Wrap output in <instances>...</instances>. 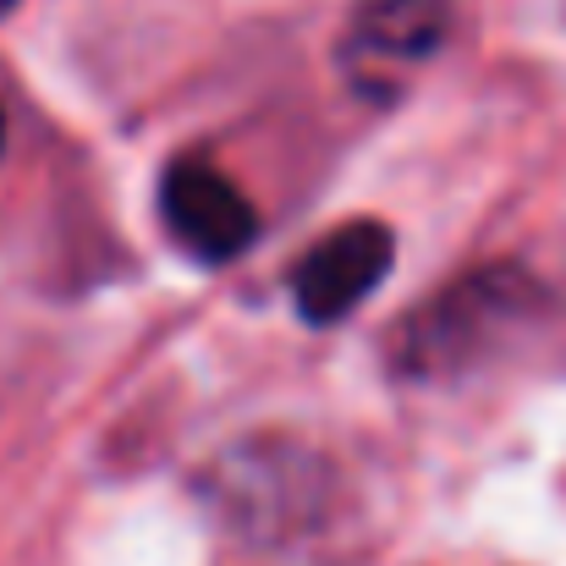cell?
I'll use <instances>...</instances> for the list:
<instances>
[{
	"mask_svg": "<svg viewBox=\"0 0 566 566\" xmlns=\"http://www.w3.org/2000/svg\"><path fill=\"white\" fill-rule=\"evenodd\" d=\"M17 6H22V0H0V22H6V17H11Z\"/></svg>",
	"mask_w": 566,
	"mask_h": 566,
	"instance_id": "cell-6",
	"label": "cell"
},
{
	"mask_svg": "<svg viewBox=\"0 0 566 566\" xmlns=\"http://www.w3.org/2000/svg\"><path fill=\"white\" fill-rule=\"evenodd\" d=\"M396 264V237L385 220H347L325 242H314L292 270V303L303 325H342L358 303H369Z\"/></svg>",
	"mask_w": 566,
	"mask_h": 566,
	"instance_id": "cell-5",
	"label": "cell"
},
{
	"mask_svg": "<svg viewBox=\"0 0 566 566\" xmlns=\"http://www.w3.org/2000/svg\"><path fill=\"white\" fill-rule=\"evenodd\" d=\"M198 490L214 517L259 551H292L303 539H319L347 506V479L336 473V462L286 434L226 446Z\"/></svg>",
	"mask_w": 566,
	"mask_h": 566,
	"instance_id": "cell-1",
	"label": "cell"
},
{
	"mask_svg": "<svg viewBox=\"0 0 566 566\" xmlns=\"http://www.w3.org/2000/svg\"><path fill=\"white\" fill-rule=\"evenodd\" d=\"M160 220L198 264H231L259 242V209L214 160L182 155L160 177Z\"/></svg>",
	"mask_w": 566,
	"mask_h": 566,
	"instance_id": "cell-3",
	"label": "cell"
},
{
	"mask_svg": "<svg viewBox=\"0 0 566 566\" xmlns=\"http://www.w3.org/2000/svg\"><path fill=\"white\" fill-rule=\"evenodd\" d=\"M451 33V0H353L342 66L358 94H396L407 66L434 61Z\"/></svg>",
	"mask_w": 566,
	"mask_h": 566,
	"instance_id": "cell-4",
	"label": "cell"
},
{
	"mask_svg": "<svg viewBox=\"0 0 566 566\" xmlns=\"http://www.w3.org/2000/svg\"><path fill=\"white\" fill-rule=\"evenodd\" d=\"M534 308H539V286H534L528 270H517V264L473 270L468 281L446 286L440 297H429L401 325L396 369L407 379L462 375V369H473V358H484L490 347H501V336H512L517 325H528Z\"/></svg>",
	"mask_w": 566,
	"mask_h": 566,
	"instance_id": "cell-2",
	"label": "cell"
},
{
	"mask_svg": "<svg viewBox=\"0 0 566 566\" xmlns=\"http://www.w3.org/2000/svg\"><path fill=\"white\" fill-rule=\"evenodd\" d=\"M0 155H6V111H0Z\"/></svg>",
	"mask_w": 566,
	"mask_h": 566,
	"instance_id": "cell-7",
	"label": "cell"
}]
</instances>
